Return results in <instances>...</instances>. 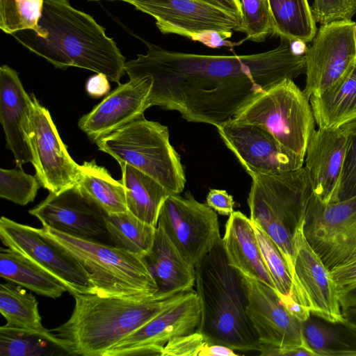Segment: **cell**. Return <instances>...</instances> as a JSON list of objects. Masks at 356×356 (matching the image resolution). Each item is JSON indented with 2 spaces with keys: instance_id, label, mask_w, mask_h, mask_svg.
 Instances as JSON below:
<instances>
[{
  "instance_id": "obj_1",
  "label": "cell",
  "mask_w": 356,
  "mask_h": 356,
  "mask_svg": "<svg viewBox=\"0 0 356 356\" xmlns=\"http://www.w3.org/2000/svg\"><path fill=\"white\" fill-rule=\"evenodd\" d=\"M147 51L125 63L129 79L148 77L147 108L177 111L188 122L218 128L257 95L285 79L305 73V54L281 38L276 48L250 55L213 56L164 49Z\"/></svg>"
},
{
  "instance_id": "obj_2",
  "label": "cell",
  "mask_w": 356,
  "mask_h": 356,
  "mask_svg": "<svg viewBox=\"0 0 356 356\" xmlns=\"http://www.w3.org/2000/svg\"><path fill=\"white\" fill-rule=\"evenodd\" d=\"M38 24L46 30V38L32 30L12 35L56 67L88 70L104 74L109 81L120 84L126 73L125 58L92 16L74 8L68 0H44Z\"/></svg>"
},
{
  "instance_id": "obj_3",
  "label": "cell",
  "mask_w": 356,
  "mask_h": 356,
  "mask_svg": "<svg viewBox=\"0 0 356 356\" xmlns=\"http://www.w3.org/2000/svg\"><path fill=\"white\" fill-rule=\"evenodd\" d=\"M186 293L173 296L157 293L148 298L74 294L70 317L51 332L68 344L74 355L104 356Z\"/></svg>"
},
{
  "instance_id": "obj_4",
  "label": "cell",
  "mask_w": 356,
  "mask_h": 356,
  "mask_svg": "<svg viewBox=\"0 0 356 356\" xmlns=\"http://www.w3.org/2000/svg\"><path fill=\"white\" fill-rule=\"evenodd\" d=\"M201 318L197 331L210 343L234 350H259L260 342L246 312L241 273L227 261L222 237L195 266Z\"/></svg>"
},
{
  "instance_id": "obj_5",
  "label": "cell",
  "mask_w": 356,
  "mask_h": 356,
  "mask_svg": "<svg viewBox=\"0 0 356 356\" xmlns=\"http://www.w3.org/2000/svg\"><path fill=\"white\" fill-rule=\"evenodd\" d=\"M248 197L250 218L274 241L295 280L293 234L305 215L312 191L302 168L280 174L251 173Z\"/></svg>"
},
{
  "instance_id": "obj_6",
  "label": "cell",
  "mask_w": 356,
  "mask_h": 356,
  "mask_svg": "<svg viewBox=\"0 0 356 356\" xmlns=\"http://www.w3.org/2000/svg\"><path fill=\"white\" fill-rule=\"evenodd\" d=\"M48 238L78 259L90 273L102 296L148 298L158 286L143 257L114 245L72 236L46 226Z\"/></svg>"
},
{
  "instance_id": "obj_7",
  "label": "cell",
  "mask_w": 356,
  "mask_h": 356,
  "mask_svg": "<svg viewBox=\"0 0 356 356\" xmlns=\"http://www.w3.org/2000/svg\"><path fill=\"white\" fill-rule=\"evenodd\" d=\"M120 165L127 163L150 176L170 193L186 184L181 159L170 142L168 128L139 116L96 143Z\"/></svg>"
},
{
  "instance_id": "obj_8",
  "label": "cell",
  "mask_w": 356,
  "mask_h": 356,
  "mask_svg": "<svg viewBox=\"0 0 356 356\" xmlns=\"http://www.w3.org/2000/svg\"><path fill=\"white\" fill-rule=\"evenodd\" d=\"M232 118L264 129L282 145L304 158L316 131L309 99L291 79L257 95Z\"/></svg>"
},
{
  "instance_id": "obj_9",
  "label": "cell",
  "mask_w": 356,
  "mask_h": 356,
  "mask_svg": "<svg viewBox=\"0 0 356 356\" xmlns=\"http://www.w3.org/2000/svg\"><path fill=\"white\" fill-rule=\"evenodd\" d=\"M0 239L6 248L23 255L58 280L72 296L96 293L92 277L82 263L48 238L40 228L2 216Z\"/></svg>"
},
{
  "instance_id": "obj_10",
  "label": "cell",
  "mask_w": 356,
  "mask_h": 356,
  "mask_svg": "<svg viewBox=\"0 0 356 356\" xmlns=\"http://www.w3.org/2000/svg\"><path fill=\"white\" fill-rule=\"evenodd\" d=\"M170 194L160 209L161 227L183 257L195 267L221 238L216 212L187 192Z\"/></svg>"
},
{
  "instance_id": "obj_11",
  "label": "cell",
  "mask_w": 356,
  "mask_h": 356,
  "mask_svg": "<svg viewBox=\"0 0 356 356\" xmlns=\"http://www.w3.org/2000/svg\"><path fill=\"white\" fill-rule=\"evenodd\" d=\"M305 215L293 234L295 280L291 296L311 313L334 324H344L339 293L330 271L311 246L304 232Z\"/></svg>"
},
{
  "instance_id": "obj_12",
  "label": "cell",
  "mask_w": 356,
  "mask_h": 356,
  "mask_svg": "<svg viewBox=\"0 0 356 356\" xmlns=\"http://www.w3.org/2000/svg\"><path fill=\"white\" fill-rule=\"evenodd\" d=\"M304 232L329 270L340 265L356 244V195L324 204L311 193Z\"/></svg>"
},
{
  "instance_id": "obj_13",
  "label": "cell",
  "mask_w": 356,
  "mask_h": 356,
  "mask_svg": "<svg viewBox=\"0 0 356 356\" xmlns=\"http://www.w3.org/2000/svg\"><path fill=\"white\" fill-rule=\"evenodd\" d=\"M355 22L338 21L321 25L305 52L306 84L309 97L337 82L356 62Z\"/></svg>"
},
{
  "instance_id": "obj_14",
  "label": "cell",
  "mask_w": 356,
  "mask_h": 356,
  "mask_svg": "<svg viewBox=\"0 0 356 356\" xmlns=\"http://www.w3.org/2000/svg\"><path fill=\"white\" fill-rule=\"evenodd\" d=\"M29 212L42 226L77 238L113 245L106 226V213L79 184L56 193L49 192Z\"/></svg>"
},
{
  "instance_id": "obj_15",
  "label": "cell",
  "mask_w": 356,
  "mask_h": 356,
  "mask_svg": "<svg viewBox=\"0 0 356 356\" xmlns=\"http://www.w3.org/2000/svg\"><path fill=\"white\" fill-rule=\"evenodd\" d=\"M152 16L163 34H177L192 40L208 30L225 39L241 26V17L197 0H121Z\"/></svg>"
},
{
  "instance_id": "obj_16",
  "label": "cell",
  "mask_w": 356,
  "mask_h": 356,
  "mask_svg": "<svg viewBox=\"0 0 356 356\" xmlns=\"http://www.w3.org/2000/svg\"><path fill=\"white\" fill-rule=\"evenodd\" d=\"M216 129L249 175L280 174L303 167L304 157L282 145L260 127L232 118Z\"/></svg>"
},
{
  "instance_id": "obj_17",
  "label": "cell",
  "mask_w": 356,
  "mask_h": 356,
  "mask_svg": "<svg viewBox=\"0 0 356 356\" xmlns=\"http://www.w3.org/2000/svg\"><path fill=\"white\" fill-rule=\"evenodd\" d=\"M32 98L30 139L35 159V176L50 193L78 184L80 165L70 156L47 108Z\"/></svg>"
},
{
  "instance_id": "obj_18",
  "label": "cell",
  "mask_w": 356,
  "mask_h": 356,
  "mask_svg": "<svg viewBox=\"0 0 356 356\" xmlns=\"http://www.w3.org/2000/svg\"><path fill=\"white\" fill-rule=\"evenodd\" d=\"M201 309L195 291L184 297L116 345L104 356L159 355L173 338L191 334L199 326Z\"/></svg>"
},
{
  "instance_id": "obj_19",
  "label": "cell",
  "mask_w": 356,
  "mask_h": 356,
  "mask_svg": "<svg viewBox=\"0 0 356 356\" xmlns=\"http://www.w3.org/2000/svg\"><path fill=\"white\" fill-rule=\"evenodd\" d=\"M241 275L247 296L246 312L260 344L307 346L302 337V323L286 310L275 289Z\"/></svg>"
},
{
  "instance_id": "obj_20",
  "label": "cell",
  "mask_w": 356,
  "mask_h": 356,
  "mask_svg": "<svg viewBox=\"0 0 356 356\" xmlns=\"http://www.w3.org/2000/svg\"><path fill=\"white\" fill-rule=\"evenodd\" d=\"M348 145L341 127H318L309 140L304 168L312 195L322 203L337 202Z\"/></svg>"
},
{
  "instance_id": "obj_21",
  "label": "cell",
  "mask_w": 356,
  "mask_h": 356,
  "mask_svg": "<svg viewBox=\"0 0 356 356\" xmlns=\"http://www.w3.org/2000/svg\"><path fill=\"white\" fill-rule=\"evenodd\" d=\"M152 86L148 77L129 79L110 92L88 113L83 115L79 127L95 143L124 126L147 109Z\"/></svg>"
},
{
  "instance_id": "obj_22",
  "label": "cell",
  "mask_w": 356,
  "mask_h": 356,
  "mask_svg": "<svg viewBox=\"0 0 356 356\" xmlns=\"http://www.w3.org/2000/svg\"><path fill=\"white\" fill-rule=\"evenodd\" d=\"M32 98L24 90L17 72L8 65L0 67V121L7 147L17 167L35 165L30 139Z\"/></svg>"
},
{
  "instance_id": "obj_23",
  "label": "cell",
  "mask_w": 356,
  "mask_h": 356,
  "mask_svg": "<svg viewBox=\"0 0 356 356\" xmlns=\"http://www.w3.org/2000/svg\"><path fill=\"white\" fill-rule=\"evenodd\" d=\"M222 243L230 266L243 275L275 289L250 218L238 211L231 213L225 225Z\"/></svg>"
},
{
  "instance_id": "obj_24",
  "label": "cell",
  "mask_w": 356,
  "mask_h": 356,
  "mask_svg": "<svg viewBox=\"0 0 356 356\" xmlns=\"http://www.w3.org/2000/svg\"><path fill=\"white\" fill-rule=\"evenodd\" d=\"M159 293L173 296L193 290L195 267L181 254L164 230L156 226L152 248L145 257Z\"/></svg>"
},
{
  "instance_id": "obj_25",
  "label": "cell",
  "mask_w": 356,
  "mask_h": 356,
  "mask_svg": "<svg viewBox=\"0 0 356 356\" xmlns=\"http://www.w3.org/2000/svg\"><path fill=\"white\" fill-rule=\"evenodd\" d=\"M309 102L318 127L339 128L356 119V62L337 82Z\"/></svg>"
},
{
  "instance_id": "obj_26",
  "label": "cell",
  "mask_w": 356,
  "mask_h": 356,
  "mask_svg": "<svg viewBox=\"0 0 356 356\" xmlns=\"http://www.w3.org/2000/svg\"><path fill=\"white\" fill-rule=\"evenodd\" d=\"M120 166L128 211L140 220L156 227L162 204L172 193L137 168L127 163Z\"/></svg>"
},
{
  "instance_id": "obj_27",
  "label": "cell",
  "mask_w": 356,
  "mask_h": 356,
  "mask_svg": "<svg viewBox=\"0 0 356 356\" xmlns=\"http://www.w3.org/2000/svg\"><path fill=\"white\" fill-rule=\"evenodd\" d=\"M67 355H74L68 344L45 327H0V356Z\"/></svg>"
},
{
  "instance_id": "obj_28",
  "label": "cell",
  "mask_w": 356,
  "mask_h": 356,
  "mask_svg": "<svg viewBox=\"0 0 356 356\" xmlns=\"http://www.w3.org/2000/svg\"><path fill=\"white\" fill-rule=\"evenodd\" d=\"M0 276L35 293L58 298L67 291L58 280L23 255L8 248H1Z\"/></svg>"
},
{
  "instance_id": "obj_29",
  "label": "cell",
  "mask_w": 356,
  "mask_h": 356,
  "mask_svg": "<svg viewBox=\"0 0 356 356\" xmlns=\"http://www.w3.org/2000/svg\"><path fill=\"white\" fill-rule=\"evenodd\" d=\"M273 34L289 42L312 41L317 29L307 0H266Z\"/></svg>"
},
{
  "instance_id": "obj_30",
  "label": "cell",
  "mask_w": 356,
  "mask_h": 356,
  "mask_svg": "<svg viewBox=\"0 0 356 356\" xmlns=\"http://www.w3.org/2000/svg\"><path fill=\"white\" fill-rule=\"evenodd\" d=\"M78 184L106 214L128 211L123 184L113 179L105 168L97 164L95 160L85 161L80 165Z\"/></svg>"
},
{
  "instance_id": "obj_31",
  "label": "cell",
  "mask_w": 356,
  "mask_h": 356,
  "mask_svg": "<svg viewBox=\"0 0 356 356\" xmlns=\"http://www.w3.org/2000/svg\"><path fill=\"white\" fill-rule=\"evenodd\" d=\"M106 220L113 245L143 258L149 254L156 227L140 220L129 211L106 214Z\"/></svg>"
},
{
  "instance_id": "obj_32",
  "label": "cell",
  "mask_w": 356,
  "mask_h": 356,
  "mask_svg": "<svg viewBox=\"0 0 356 356\" xmlns=\"http://www.w3.org/2000/svg\"><path fill=\"white\" fill-rule=\"evenodd\" d=\"M0 312L8 325L37 330L44 327L35 297L15 283L1 284Z\"/></svg>"
},
{
  "instance_id": "obj_33",
  "label": "cell",
  "mask_w": 356,
  "mask_h": 356,
  "mask_svg": "<svg viewBox=\"0 0 356 356\" xmlns=\"http://www.w3.org/2000/svg\"><path fill=\"white\" fill-rule=\"evenodd\" d=\"M332 323L312 318L302 322L305 344L316 356L356 355V341L346 335Z\"/></svg>"
},
{
  "instance_id": "obj_34",
  "label": "cell",
  "mask_w": 356,
  "mask_h": 356,
  "mask_svg": "<svg viewBox=\"0 0 356 356\" xmlns=\"http://www.w3.org/2000/svg\"><path fill=\"white\" fill-rule=\"evenodd\" d=\"M44 0H0V29L6 33L32 30L46 38V30L38 24Z\"/></svg>"
},
{
  "instance_id": "obj_35",
  "label": "cell",
  "mask_w": 356,
  "mask_h": 356,
  "mask_svg": "<svg viewBox=\"0 0 356 356\" xmlns=\"http://www.w3.org/2000/svg\"><path fill=\"white\" fill-rule=\"evenodd\" d=\"M241 23L238 31L246 36L236 45L246 40L261 42L274 33L266 0H241Z\"/></svg>"
},
{
  "instance_id": "obj_36",
  "label": "cell",
  "mask_w": 356,
  "mask_h": 356,
  "mask_svg": "<svg viewBox=\"0 0 356 356\" xmlns=\"http://www.w3.org/2000/svg\"><path fill=\"white\" fill-rule=\"evenodd\" d=\"M40 183L22 168L0 169V197L24 206L35 200Z\"/></svg>"
},
{
  "instance_id": "obj_37",
  "label": "cell",
  "mask_w": 356,
  "mask_h": 356,
  "mask_svg": "<svg viewBox=\"0 0 356 356\" xmlns=\"http://www.w3.org/2000/svg\"><path fill=\"white\" fill-rule=\"evenodd\" d=\"M253 226L264 259L274 282L275 291L279 294L291 295V277L283 255L264 231L254 223Z\"/></svg>"
},
{
  "instance_id": "obj_38",
  "label": "cell",
  "mask_w": 356,
  "mask_h": 356,
  "mask_svg": "<svg viewBox=\"0 0 356 356\" xmlns=\"http://www.w3.org/2000/svg\"><path fill=\"white\" fill-rule=\"evenodd\" d=\"M348 136V145L337 202L356 195V119L341 127Z\"/></svg>"
},
{
  "instance_id": "obj_39",
  "label": "cell",
  "mask_w": 356,
  "mask_h": 356,
  "mask_svg": "<svg viewBox=\"0 0 356 356\" xmlns=\"http://www.w3.org/2000/svg\"><path fill=\"white\" fill-rule=\"evenodd\" d=\"M311 9L315 21L322 25L351 20L356 13V0H314Z\"/></svg>"
},
{
  "instance_id": "obj_40",
  "label": "cell",
  "mask_w": 356,
  "mask_h": 356,
  "mask_svg": "<svg viewBox=\"0 0 356 356\" xmlns=\"http://www.w3.org/2000/svg\"><path fill=\"white\" fill-rule=\"evenodd\" d=\"M209 343L200 332H195L171 339L163 348L161 356H199Z\"/></svg>"
},
{
  "instance_id": "obj_41",
  "label": "cell",
  "mask_w": 356,
  "mask_h": 356,
  "mask_svg": "<svg viewBox=\"0 0 356 356\" xmlns=\"http://www.w3.org/2000/svg\"><path fill=\"white\" fill-rule=\"evenodd\" d=\"M206 203L223 216H229L234 211L233 197L225 190L211 189L207 196Z\"/></svg>"
},
{
  "instance_id": "obj_42",
  "label": "cell",
  "mask_w": 356,
  "mask_h": 356,
  "mask_svg": "<svg viewBox=\"0 0 356 356\" xmlns=\"http://www.w3.org/2000/svg\"><path fill=\"white\" fill-rule=\"evenodd\" d=\"M330 271L339 291L356 284V259L336 266Z\"/></svg>"
},
{
  "instance_id": "obj_43",
  "label": "cell",
  "mask_w": 356,
  "mask_h": 356,
  "mask_svg": "<svg viewBox=\"0 0 356 356\" xmlns=\"http://www.w3.org/2000/svg\"><path fill=\"white\" fill-rule=\"evenodd\" d=\"M258 351H260V355L265 356H316V355L312 350H311L305 346L278 347L260 344V347Z\"/></svg>"
},
{
  "instance_id": "obj_44",
  "label": "cell",
  "mask_w": 356,
  "mask_h": 356,
  "mask_svg": "<svg viewBox=\"0 0 356 356\" xmlns=\"http://www.w3.org/2000/svg\"><path fill=\"white\" fill-rule=\"evenodd\" d=\"M277 295L286 310L299 321L305 322L311 317L310 309L298 302L291 295Z\"/></svg>"
},
{
  "instance_id": "obj_45",
  "label": "cell",
  "mask_w": 356,
  "mask_h": 356,
  "mask_svg": "<svg viewBox=\"0 0 356 356\" xmlns=\"http://www.w3.org/2000/svg\"><path fill=\"white\" fill-rule=\"evenodd\" d=\"M109 79L106 75L96 73L90 77L86 83V91L93 97H99L107 94L110 90Z\"/></svg>"
},
{
  "instance_id": "obj_46",
  "label": "cell",
  "mask_w": 356,
  "mask_h": 356,
  "mask_svg": "<svg viewBox=\"0 0 356 356\" xmlns=\"http://www.w3.org/2000/svg\"><path fill=\"white\" fill-rule=\"evenodd\" d=\"M193 41L200 42L203 44L211 48L236 45V43H232L226 40L220 32L214 30L204 31L198 33L194 38Z\"/></svg>"
},
{
  "instance_id": "obj_47",
  "label": "cell",
  "mask_w": 356,
  "mask_h": 356,
  "mask_svg": "<svg viewBox=\"0 0 356 356\" xmlns=\"http://www.w3.org/2000/svg\"><path fill=\"white\" fill-rule=\"evenodd\" d=\"M339 293L343 315L356 314V284L339 291Z\"/></svg>"
},
{
  "instance_id": "obj_48",
  "label": "cell",
  "mask_w": 356,
  "mask_h": 356,
  "mask_svg": "<svg viewBox=\"0 0 356 356\" xmlns=\"http://www.w3.org/2000/svg\"><path fill=\"white\" fill-rule=\"evenodd\" d=\"M241 17V0H197Z\"/></svg>"
},
{
  "instance_id": "obj_49",
  "label": "cell",
  "mask_w": 356,
  "mask_h": 356,
  "mask_svg": "<svg viewBox=\"0 0 356 356\" xmlns=\"http://www.w3.org/2000/svg\"><path fill=\"white\" fill-rule=\"evenodd\" d=\"M232 348L227 346L207 343L200 353L199 356H236Z\"/></svg>"
},
{
  "instance_id": "obj_50",
  "label": "cell",
  "mask_w": 356,
  "mask_h": 356,
  "mask_svg": "<svg viewBox=\"0 0 356 356\" xmlns=\"http://www.w3.org/2000/svg\"><path fill=\"white\" fill-rule=\"evenodd\" d=\"M355 44H356V24L355 27Z\"/></svg>"
},
{
  "instance_id": "obj_51",
  "label": "cell",
  "mask_w": 356,
  "mask_h": 356,
  "mask_svg": "<svg viewBox=\"0 0 356 356\" xmlns=\"http://www.w3.org/2000/svg\"><path fill=\"white\" fill-rule=\"evenodd\" d=\"M91 1H99V0H91Z\"/></svg>"
}]
</instances>
